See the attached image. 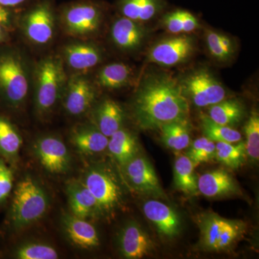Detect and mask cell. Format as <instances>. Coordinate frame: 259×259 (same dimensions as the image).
<instances>
[{"label":"cell","instance_id":"1","mask_svg":"<svg viewBox=\"0 0 259 259\" xmlns=\"http://www.w3.org/2000/svg\"><path fill=\"white\" fill-rule=\"evenodd\" d=\"M132 111L141 129L155 130L170 122L187 121L189 104L175 78L166 74H151L140 84Z\"/></svg>","mask_w":259,"mask_h":259},{"label":"cell","instance_id":"2","mask_svg":"<svg viewBox=\"0 0 259 259\" xmlns=\"http://www.w3.org/2000/svg\"><path fill=\"white\" fill-rule=\"evenodd\" d=\"M32 69L23 49L0 45V105L13 111L23 108L32 90Z\"/></svg>","mask_w":259,"mask_h":259},{"label":"cell","instance_id":"3","mask_svg":"<svg viewBox=\"0 0 259 259\" xmlns=\"http://www.w3.org/2000/svg\"><path fill=\"white\" fill-rule=\"evenodd\" d=\"M67 78V71L58 54L44 56L33 64L31 93L39 118H49L60 105Z\"/></svg>","mask_w":259,"mask_h":259},{"label":"cell","instance_id":"4","mask_svg":"<svg viewBox=\"0 0 259 259\" xmlns=\"http://www.w3.org/2000/svg\"><path fill=\"white\" fill-rule=\"evenodd\" d=\"M51 206L49 192L32 175L24 176L15 186L7 224L11 231L20 232L45 217Z\"/></svg>","mask_w":259,"mask_h":259},{"label":"cell","instance_id":"5","mask_svg":"<svg viewBox=\"0 0 259 259\" xmlns=\"http://www.w3.org/2000/svg\"><path fill=\"white\" fill-rule=\"evenodd\" d=\"M59 28L54 0H34L16 15V30L25 41L37 49L51 47Z\"/></svg>","mask_w":259,"mask_h":259},{"label":"cell","instance_id":"6","mask_svg":"<svg viewBox=\"0 0 259 259\" xmlns=\"http://www.w3.org/2000/svg\"><path fill=\"white\" fill-rule=\"evenodd\" d=\"M107 7L97 0H75L57 7L59 28L70 38L94 40L101 31Z\"/></svg>","mask_w":259,"mask_h":259},{"label":"cell","instance_id":"7","mask_svg":"<svg viewBox=\"0 0 259 259\" xmlns=\"http://www.w3.org/2000/svg\"><path fill=\"white\" fill-rule=\"evenodd\" d=\"M79 180L96 199L100 216L112 215L123 205L122 186L115 174L105 165H90Z\"/></svg>","mask_w":259,"mask_h":259},{"label":"cell","instance_id":"8","mask_svg":"<svg viewBox=\"0 0 259 259\" xmlns=\"http://www.w3.org/2000/svg\"><path fill=\"white\" fill-rule=\"evenodd\" d=\"M179 83L186 98L198 107L211 106L226 97V89L207 69L195 70Z\"/></svg>","mask_w":259,"mask_h":259},{"label":"cell","instance_id":"9","mask_svg":"<svg viewBox=\"0 0 259 259\" xmlns=\"http://www.w3.org/2000/svg\"><path fill=\"white\" fill-rule=\"evenodd\" d=\"M58 55L68 74H88L103 61L105 52L94 40L71 38Z\"/></svg>","mask_w":259,"mask_h":259},{"label":"cell","instance_id":"10","mask_svg":"<svg viewBox=\"0 0 259 259\" xmlns=\"http://www.w3.org/2000/svg\"><path fill=\"white\" fill-rule=\"evenodd\" d=\"M32 152L39 164L49 175L61 176L69 173L72 157L64 141L55 135L39 136L32 145Z\"/></svg>","mask_w":259,"mask_h":259},{"label":"cell","instance_id":"11","mask_svg":"<svg viewBox=\"0 0 259 259\" xmlns=\"http://www.w3.org/2000/svg\"><path fill=\"white\" fill-rule=\"evenodd\" d=\"M97 85L88 74H68L60 105L70 117L88 115L95 104Z\"/></svg>","mask_w":259,"mask_h":259},{"label":"cell","instance_id":"12","mask_svg":"<svg viewBox=\"0 0 259 259\" xmlns=\"http://www.w3.org/2000/svg\"><path fill=\"white\" fill-rule=\"evenodd\" d=\"M195 51V40L185 33L160 40L148 51V60L162 66H175L183 64Z\"/></svg>","mask_w":259,"mask_h":259},{"label":"cell","instance_id":"13","mask_svg":"<svg viewBox=\"0 0 259 259\" xmlns=\"http://www.w3.org/2000/svg\"><path fill=\"white\" fill-rule=\"evenodd\" d=\"M147 32L142 23L119 15L112 22L110 38L116 49L122 52L134 53L141 49Z\"/></svg>","mask_w":259,"mask_h":259},{"label":"cell","instance_id":"14","mask_svg":"<svg viewBox=\"0 0 259 259\" xmlns=\"http://www.w3.org/2000/svg\"><path fill=\"white\" fill-rule=\"evenodd\" d=\"M122 167L126 178L136 190L154 197H164L156 171L146 158L136 156Z\"/></svg>","mask_w":259,"mask_h":259},{"label":"cell","instance_id":"15","mask_svg":"<svg viewBox=\"0 0 259 259\" xmlns=\"http://www.w3.org/2000/svg\"><path fill=\"white\" fill-rule=\"evenodd\" d=\"M61 225L66 238L80 249H93L100 245L97 229L89 220L64 213L61 216Z\"/></svg>","mask_w":259,"mask_h":259},{"label":"cell","instance_id":"16","mask_svg":"<svg viewBox=\"0 0 259 259\" xmlns=\"http://www.w3.org/2000/svg\"><path fill=\"white\" fill-rule=\"evenodd\" d=\"M69 141L77 152L84 156H92L107 149L109 138L92 122H81L70 131Z\"/></svg>","mask_w":259,"mask_h":259},{"label":"cell","instance_id":"17","mask_svg":"<svg viewBox=\"0 0 259 259\" xmlns=\"http://www.w3.org/2000/svg\"><path fill=\"white\" fill-rule=\"evenodd\" d=\"M88 114L91 116L90 122L107 138L122 128L125 120L123 109L112 99H104L95 104Z\"/></svg>","mask_w":259,"mask_h":259},{"label":"cell","instance_id":"18","mask_svg":"<svg viewBox=\"0 0 259 259\" xmlns=\"http://www.w3.org/2000/svg\"><path fill=\"white\" fill-rule=\"evenodd\" d=\"M143 211L145 216L154 225L162 236L174 238L180 233V216L169 206L160 201L151 199L145 202Z\"/></svg>","mask_w":259,"mask_h":259},{"label":"cell","instance_id":"19","mask_svg":"<svg viewBox=\"0 0 259 259\" xmlns=\"http://www.w3.org/2000/svg\"><path fill=\"white\" fill-rule=\"evenodd\" d=\"M66 193L71 214L89 221L100 217L96 199L80 180H69Z\"/></svg>","mask_w":259,"mask_h":259},{"label":"cell","instance_id":"20","mask_svg":"<svg viewBox=\"0 0 259 259\" xmlns=\"http://www.w3.org/2000/svg\"><path fill=\"white\" fill-rule=\"evenodd\" d=\"M118 245L121 254L128 259L142 258L152 248L149 237L136 223H127L121 230Z\"/></svg>","mask_w":259,"mask_h":259},{"label":"cell","instance_id":"21","mask_svg":"<svg viewBox=\"0 0 259 259\" xmlns=\"http://www.w3.org/2000/svg\"><path fill=\"white\" fill-rule=\"evenodd\" d=\"M166 0H116L119 15L144 23L161 14L166 9Z\"/></svg>","mask_w":259,"mask_h":259},{"label":"cell","instance_id":"22","mask_svg":"<svg viewBox=\"0 0 259 259\" xmlns=\"http://www.w3.org/2000/svg\"><path fill=\"white\" fill-rule=\"evenodd\" d=\"M197 190L207 197H219L239 194L236 182L223 169L206 172L197 179Z\"/></svg>","mask_w":259,"mask_h":259},{"label":"cell","instance_id":"23","mask_svg":"<svg viewBox=\"0 0 259 259\" xmlns=\"http://www.w3.org/2000/svg\"><path fill=\"white\" fill-rule=\"evenodd\" d=\"M133 79L134 71L128 64L115 62L100 68L94 81L99 88L107 90H117L129 86Z\"/></svg>","mask_w":259,"mask_h":259},{"label":"cell","instance_id":"24","mask_svg":"<svg viewBox=\"0 0 259 259\" xmlns=\"http://www.w3.org/2000/svg\"><path fill=\"white\" fill-rule=\"evenodd\" d=\"M23 139L16 126L0 114V156L10 166L18 163Z\"/></svg>","mask_w":259,"mask_h":259},{"label":"cell","instance_id":"25","mask_svg":"<svg viewBox=\"0 0 259 259\" xmlns=\"http://www.w3.org/2000/svg\"><path fill=\"white\" fill-rule=\"evenodd\" d=\"M107 149L115 161L123 166L136 157L138 152L137 140L128 130L122 127L109 138Z\"/></svg>","mask_w":259,"mask_h":259},{"label":"cell","instance_id":"26","mask_svg":"<svg viewBox=\"0 0 259 259\" xmlns=\"http://www.w3.org/2000/svg\"><path fill=\"white\" fill-rule=\"evenodd\" d=\"M244 115L243 105L236 100H223L211 105L208 109V117L221 125L234 126L239 123Z\"/></svg>","mask_w":259,"mask_h":259},{"label":"cell","instance_id":"27","mask_svg":"<svg viewBox=\"0 0 259 259\" xmlns=\"http://www.w3.org/2000/svg\"><path fill=\"white\" fill-rule=\"evenodd\" d=\"M194 164L187 156H178L174 165V182L175 187L188 195H195L197 190V177Z\"/></svg>","mask_w":259,"mask_h":259},{"label":"cell","instance_id":"28","mask_svg":"<svg viewBox=\"0 0 259 259\" xmlns=\"http://www.w3.org/2000/svg\"><path fill=\"white\" fill-rule=\"evenodd\" d=\"M161 139L167 147L175 151H182L190 145V134L187 121L173 122L159 128Z\"/></svg>","mask_w":259,"mask_h":259},{"label":"cell","instance_id":"29","mask_svg":"<svg viewBox=\"0 0 259 259\" xmlns=\"http://www.w3.org/2000/svg\"><path fill=\"white\" fill-rule=\"evenodd\" d=\"M201 125L206 138L216 142H240L241 134L229 126L221 125L214 122L207 115L201 116Z\"/></svg>","mask_w":259,"mask_h":259},{"label":"cell","instance_id":"30","mask_svg":"<svg viewBox=\"0 0 259 259\" xmlns=\"http://www.w3.org/2000/svg\"><path fill=\"white\" fill-rule=\"evenodd\" d=\"M246 156L245 143L217 142L214 158L231 168H238L243 164Z\"/></svg>","mask_w":259,"mask_h":259},{"label":"cell","instance_id":"31","mask_svg":"<svg viewBox=\"0 0 259 259\" xmlns=\"http://www.w3.org/2000/svg\"><path fill=\"white\" fill-rule=\"evenodd\" d=\"M13 256L18 259H56L58 250L49 243L41 241H25L15 248Z\"/></svg>","mask_w":259,"mask_h":259},{"label":"cell","instance_id":"32","mask_svg":"<svg viewBox=\"0 0 259 259\" xmlns=\"http://www.w3.org/2000/svg\"><path fill=\"white\" fill-rule=\"evenodd\" d=\"M226 221V219L216 214H209L204 218L201 230L202 243L207 249L216 250L218 240Z\"/></svg>","mask_w":259,"mask_h":259},{"label":"cell","instance_id":"33","mask_svg":"<svg viewBox=\"0 0 259 259\" xmlns=\"http://www.w3.org/2000/svg\"><path fill=\"white\" fill-rule=\"evenodd\" d=\"M245 150L246 155L253 161L259 158V116L258 112H253L247 120L244 127Z\"/></svg>","mask_w":259,"mask_h":259},{"label":"cell","instance_id":"34","mask_svg":"<svg viewBox=\"0 0 259 259\" xmlns=\"http://www.w3.org/2000/svg\"><path fill=\"white\" fill-rule=\"evenodd\" d=\"M187 156L193 162L194 166L211 161L215 156V144L206 137L194 140Z\"/></svg>","mask_w":259,"mask_h":259},{"label":"cell","instance_id":"35","mask_svg":"<svg viewBox=\"0 0 259 259\" xmlns=\"http://www.w3.org/2000/svg\"><path fill=\"white\" fill-rule=\"evenodd\" d=\"M220 35L221 32L207 30L205 34L206 45L209 54L215 60L227 62L233 57L235 52L228 50L223 45Z\"/></svg>","mask_w":259,"mask_h":259},{"label":"cell","instance_id":"36","mask_svg":"<svg viewBox=\"0 0 259 259\" xmlns=\"http://www.w3.org/2000/svg\"><path fill=\"white\" fill-rule=\"evenodd\" d=\"M14 188V173L13 168L0 157V207L7 202Z\"/></svg>","mask_w":259,"mask_h":259},{"label":"cell","instance_id":"37","mask_svg":"<svg viewBox=\"0 0 259 259\" xmlns=\"http://www.w3.org/2000/svg\"><path fill=\"white\" fill-rule=\"evenodd\" d=\"M17 13L0 8V45L10 42L16 30Z\"/></svg>","mask_w":259,"mask_h":259},{"label":"cell","instance_id":"38","mask_svg":"<svg viewBox=\"0 0 259 259\" xmlns=\"http://www.w3.org/2000/svg\"><path fill=\"white\" fill-rule=\"evenodd\" d=\"M243 225L239 221L227 220L216 246V250L226 249L239 237L243 231Z\"/></svg>","mask_w":259,"mask_h":259},{"label":"cell","instance_id":"39","mask_svg":"<svg viewBox=\"0 0 259 259\" xmlns=\"http://www.w3.org/2000/svg\"><path fill=\"white\" fill-rule=\"evenodd\" d=\"M162 23L168 32L175 35L183 34V17L182 9H176L163 15Z\"/></svg>","mask_w":259,"mask_h":259},{"label":"cell","instance_id":"40","mask_svg":"<svg viewBox=\"0 0 259 259\" xmlns=\"http://www.w3.org/2000/svg\"><path fill=\"white\" fill-rule=\"evenodd\" d=\"M182 17H183L184 33H190L199 28L198 19L192 13L187 10H182Z\"/></svg>","mask_w":259,"mask_h":259},{"label":"cell","instance_id":"41","mask_svg":"<svg viewBox=\"0 0 259 259\" xmlns=\"http://www.w3.org/2000/svg\"><path fill=\"white\" fill-rule=\"evenodd\" d=\"M34 0H0V8L19 13Z\"/></svg>","mask_w":259,"mask_h":259}]
</instances>
